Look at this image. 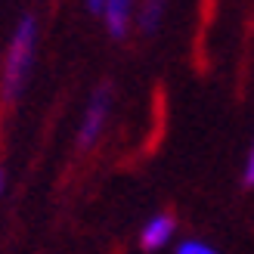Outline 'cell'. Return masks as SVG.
<instances>
[{"label": "cell", "instance_id": "cell-1", "mask_svg": "<svg viewBox=\"0 0 254 254\" xmlns=\"http://www.w3.org/2000/svg\"><path fill=\"white\" fill-rule=\"evenodd\" d=\"M34 44H37V22L34 16H25L16 31L9 37V47H6V56H3V84H0V93L3 99H16V93L22 90V81L31 68V59H34Z\"/></svg>", "mask_w": 254, "mask_h": 254}, {"label": "cell", "instance_id": "cell-2", "mask_svg": "<svg viewBox=\"0 0 254 254\" xmlns=\"http://www.w3.org/2000/svg\"><path fill=\"white\" fill-rule=\"evenodd\" d=\"M109 109H112V90L109 87H96V93L90 96L84 112V121L78 127V146L81 149H90L99 136H103V127L109 121Z\"/></svg>", "mask_w": 254, "mask_h": 254}, {"label": "cell", "instance_id": "cell-3", "mask_svg": "<svg viewBox=\"0 0 254 254\" xmlns=\"http://www.w3.org/2000/svg\"><path fill=\"white\" fill-rule=\"evenodd\" d=\"M90 9L96 16H103L106 31L115 37V41L127 37L130 22H133V6L130 3H124V0H106V3H90Z\"/></svg>", "mask_w": 254, "mask_h": 254}, {"label": "cell", "instance_id": "cell-4", "mask_svg": "<svg viewBox=\"0 0 254 254\" xmlns=\"http://www.w3.org/2000/svg\"><path fill=\"white\" fill-rule=\"evenodd\" d=\"M171 236H174V217L171 214H155V217L143 226V233H139V245L146 251H158L171 242Z\"/></svg>", "mask_w": 254, "mask_h": 254}, {"label": "cell", "instance_id": "cell-5", "mask_svg": "<svg viewBox=\"0 0 254 254\" xmlns=\"http://www.w3.org/2000/svg\"><path fill=\"white\" fill-rule=\"evenodd\" d=\"M161 16H164V3H143L133 12V22L143 34H152L161 25Z\"/></svg>", "mask_w": 254, "mask_h": 254}, {"label": "cell", "instance_id": "cell-6", "mask_svg": "<svg viewBox=\"0 0 254 254\" xmlns=\"http://www.w3.org/2000/svg\"><path fill=\"white\" fill-rule=\"evenodd\" d=\"M177 254H217L211 245H205V242H183L180 248H177Z\"/></svg>", "mask_w": 254, "mask_h": 254}, {"label": "cell", "instance_id": "cell-7", "mask_svg": "<svg viewBox=\"0 0 254 254\" xmlns=\"http://www.w3.org/2000/svg\"><path fill=\"white\" fill-rule=\"evenodd\" d=\"M242 183H245V186H254V139H251V149H248V158H245Z\"/></svg>", "mask_w": 254, "mask_h": 254}, {"label": "cell", "instance_id": "cell-8", "mask_svg": "<svg viewBox=\"0 0 254 254\" xmlns=\"http://www.w3.org/2000/svg\"><path fill=\"white\" fill-rule=\"evenodd\" d=\"M3 189H6V171L0 168V195H3Z\"/></svg>", "mask_w": 254, "mask_h": 254}]
</instances>
